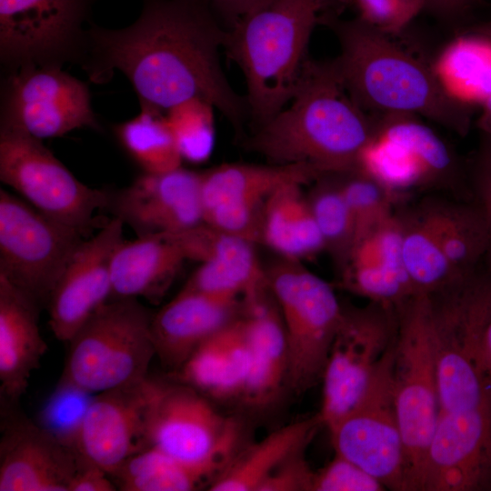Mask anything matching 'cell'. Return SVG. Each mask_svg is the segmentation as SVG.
Returning a JSON list of instances; mask_svg holds the SVG:
<instances>
[{
    "instance_id": "cell-1",
    "label": "cell",
    "mask_w": 491,
    "mask_h": 491,
    "mask_svg": "<svg viewBox=\"0 0 491 491\" xmlns=\"http://www.w3.org/2000/svg\"><path fill=\"white\" fill-rule=\"evenodd\" d=\"M227 33L203 0H143L139 16L126 27L89 25L79 63L95 83L120 71L140 104L162 111L191 98L205 100L240 131L249 114L221 66Z\"/></svg>"
},
{
    "instance_id": "cell-2",
    "label": "cell",
    "mask_w": 491,
    "mask_h": 491,
    "mask_svg": "<svg viewBox=\"0 0 491 491\" xmlns=\"http://www.w3.org/2000/svg\"><path fill=\"white\" fill-rule=\"evenodd\" d=\"M289 102L255 127L247 148L270 163L305 164L323 175L357 167L376 136V118L351 98L333 60L307 57Z\"/></svg>"
},
{
    "instance_id": "cell-3",
    "label": "cell",
    "mask_w": 491,
    "mask_h": 491,
    "mask_svg": "<svg viewBox=\"0 0 491 491\" xmlns=\"http://www.w3.org/2000/svg\"><path fill=\"white\" fill-rule=\"evenodd\" d=\"M337 37L333 59L351 98L374 116L414 115L460 136L472 126L475 106L452 97L441 85L433 62L411 53L396 36L385 34L358 17L323 16Z\"/></svg>"
},
{
    "instance_id": "cell-4",
    "label": "cell",
    "mask_w": 491,
    "mask_h": 491,
    "mask_svg": "<svg viewBox=\"0 0 491 491\" xmlns=\"http://www.w3.org/2000/svg\"><path fill=\"white\" fill-rule=\"evenodd\" d=\"M322 11L318 0H268L228 28L224 49L245 76L255 126L291 100Z\"/></svg>"
},
{
    "instance_id": "cell-5",
    "label": "cell",
    "mask_w": 491,
    "mask_h": 491,
    "mask_svg": "<svg viewBox=\"0 0 491 491\" xmlns=\"http://www.w3.org/2000/svg\"><path fill=\"white\" fill-rule=\"evenodd\" d=\"M427 296L439 413L491 410L481 354L491 319V273L483 266Z\"/></svg>"
},
{
    "instance_id": "cell-6",
    "label": "cell",
    "mask_w": 491,
    "mask_h": 491,
    "mask_svg": "<svg viewBox=\"0 0 491 491\" xmlns=\"http://www.w3.org/2000/svg\"><path fill=\"white\" fill-rule=\"evenodd\" d=\"M394 396L405 452L404 491H418L426 453L439 416L436 366L427 294L396 306Z\"/></svg>"
},
{
    "instance_id": "cell-7",
    "label": "cell",
    "mask_w": 491,
    "mask_h": 491,
    "mask_svg": "<svg viewBox=\"0 0 491 491\" xmlns=\"http://www.w3.org/2000/svg\"><path fill=\"white\" fill-rule=\"evenodd\" d=\"M152 318L137 298L105 302L68 342L61 379L98 394L146 378L155 356Z\"/></svg>"
},
{
    "instance_id": "cell-8",
    "label": "cell",
    "mask_w": 491,
    "mask_h": 491,
    "mask_svg": "<svg viewBox=\"0 0 491 491\" xmlns=\"http://www.w3.org/2000/svg\"><path fill=\"white\" fill-rule=\"evenodd\" d=\"M266 274L285 329L288 387L303 394L322 381L343 305L333 286L300 261L284 258Z\"/></svg>"
},
{
    "instance_id": "cell-9",
    "label": "cell",
    "mask_w": 491,
    "mask_h": 491,
    "mask_svg": "<svg viewBox=\"0 0 491 491\" xmlns=\"http://www.w3.org/2000/svg\"><path fill=\"white\" fill-rule=\"evenodd\" d=\"M210 400L181 382L159 381L148 412L147 438L150 446L217 476L246 443L242 423Z\"/></svg>"
},
{
    "instance_id": "cell-10",
    "label": "cell",
    "mask_w": 491,
    "mask_h": 491,
    "mask_svg": "<svg viewBox=\"0 0 491 491\" xmlns=\"http://www.w3.org/2000/svg\"><path fill=\"white\" fill-rule=\"evenodd\" d=\"M0 179L45 215L85 236L109 194L79 181L36 137L0 125Z\"/></svg>"
},
{
    "instance_id": "cell-11",
    "label": "cell",
    "mask_w": 491,
    "mask_h": 491,
    "mask_svg": "<svg viewBox=\"0 0 491 491\" xmlns=\"http://www.w3.org/2000/svg\"><path fill=\"white\" fill-rule=\"evenodd\" d=\"M86 236L0 189V276L40 307Z\"/></svg>"
},
{
    "instance_id": "cell-12",
    "label": "cell",
    "mask_w": 491,
    "mask_h": 491,
    "mask_svg": "<svg viewBox=\"0 0 491 491\" xmlns=\"http://www.w3.org/2000/svg\"><path fill=\"white\" fill-rule=\"evenodd\" d=\"M398 326L396 306L371 302L343 306L342 318L322 377L318 413L328 428L360 399L389 347Z\"/></svg>"
},
{
    "instance_id": "cell-13",
    "label": "cell",
    "mask_w": 491,
    "mask_h": 491,
    "mask_svg": "<svg viewBox=\"0 0 491 491\" xmlns=\"http://www.w3.org/2000/svg\"><path fill=\"white\" fill-rule=\"evenodd\" d=\"M395 341L363 396L328 430L336 453L359 466L386 489L404 491L405 452L394 396Z\"/></svg>"
},
{
    "instance_id": "cell-14",
    "label": "cell",
    "mask_w": 491,
    "mask_h": 491,
    "mask_svg": "<svg viewBox=\"0 0 491 491\" xmlns=\"http://www.w3.org/2000/svg\"><path fill=\"white\" fill-rule=\"evenodd\" d=\"M92 0H0L4 72L79 63Z\"/></svg>"
},
{
    "instance_id": "cell-15",
    "label": "cell",
    "mask_w": 491,
    "mask_h": 491,
    "mask_svg": "<svg viewBox=\"0 0 491 491\" xmlns=\"http://www.w3.org/2000/svg\"><path fill=\"white\" fill-rule=\"evenodd\" d=\"M0 105V125L40 140L84 127L100 130L88 85L61 67L25 66L5 73Z\"/></svg>"
},
{
    "instance_id": "cell-16",
    "label": "cell",
    "mask_w": 491,
    "mask_h": 491,
    "mask_svg": "<svg viewBox=\"0 0 491 491\" xmlns=\"http://www.w3.org/2000/svg\"><path fill=\"white\" fill-rule=\"evenodd\" d=\"M323 175L305 164H224L202 173L204 223L253 243L260 241L265 206L289 184L306 185Z\"/></svg>"
},
{
    "instance_id": "cell-17",
    "label": "cell",
    "mask_w": 491,
    "mask_h": 491,
    "mask_svg": "<svg viewBox=\"0 0 491 491\" xmlns=\"http://www.w3.org/2000/svg\"><path fill=\"white\" fill-rule=\"evenodd\" d=\"M158 383L148 376L96 394L75 445L79 457L111 476L127 458L149 447L147 418Z\"/></svg>"
},
{
    "instance_id": "cell-18",
    "label": "cell",
    "mask_w": 491,
    "mask_h": 491,
    "mask_svg": "<svg viewBox=\"0 0 491 491\" xmlns=\"http://www.w3.org/2000/svg\"><path fill=\"white\" fill-rule=\"evenodd\" d=\"M116 217L85 238L59 277L47 303L53 335L68 343L84 323L111 297L112 265L123 239Z\"/></svg>"
},
{
    "instance_id": "cell-19",
    "label": "cell",
    "mask_w": 491,
    "mask_h": 491,
    "mask_svg": "<svg viewBox=\"0 0 491 491\" xmlns=\"http://www.w3.org/2000/svg\"><path fill=\"white\" fill-rule=\"evenodd\" d=\"M201 185L202 173L181 166L143 172L128 186L109 194L107 208L137 236L183 231L204 223Z\"/></svg>"
},
{
    "instance_id": "cell-20",
    "label": "cell",
    "mask_w": 491,
    "mask_h": 491,
    "mask_svg": "<svg viewBox=\"0 0 491 491\" xmlns=\"http://www.w3.org/2000/svg\"><path fill=\"white\" fill-rule=\"evenodd\" d=\"M0 440V491H68L80 457L26 416L5 413Z\"/></svg>"
},
{
    "instance_id": "cell-21",
    "label": "cell",
    "mask_w": 491,
    "mask_h": 491,
    "mask_svg": "<svg viewBox=\"0 0 491 491\" xmlns=\"http://www.w3.org/2000/svg\"><path fill=\"white\" fill-rule=\"evenodd\" d=\"M187 260L201 263L185 287L240 299L267 284L254 243L205 223L177 232Z\"/></svg>"
},
{
    "instance_id": "cell-22",
    "label": "cell",
    "mask_w": 491,
    "mask_h": 491,
    "mask_svg": "<svg viewBox=\"0 0 491 491\" xmlns=\"http://www.w3.org/2000/svg\"><path fill=\"white\" fill-rule=\"evenodd\" d=\"M250 366L238 405L262 410L277 402L288 387V357L285 329L268 285L242 298Z\"/></svg>"
},
{
    "instance_id": "cell-23",
    "label": "cell",
    "mask_w": 491,
    "mask_h": 491,
    "mask_svg": "<svg viewBox=\"0 0 491 491\" xmlns=\"http://www.w3.org/2000/svg\"><path fill=\"white\" fill-rule=\"evenodd\" d=\"M242 300L214 296L185 287L155 315L151 323L155 356L177 371L205 341L233 322Z\"/></svg>"
},
{
    "instance_id": "cell-24",
    "label": "cell",
    "mask_w": 491,
    "mask_h": 491,
    "mask_svg": "<svg viewBox=\"0 0 491 491\" xmlns=\"http://www.w3.org/2000/svg\"><path fill=\"white\" fill-rule=\"evenodd\" d=\"M40 306L0 276V388L16 403L47 350L38 326Z\"/></svg>"
},
{
    "instance_id": "cell-25",
    "label": "cell",
    "mask_w": 491,
    "mask_h": 491,
    "mask_svg": "<svg viewBox=\"0 0 491 491\" xmlns=\"http://www.w3.org/2000/svg\"><path fill=\"white\" fill-rule=\"evenodd\" d=\"M376 117V136L397 145L414 161L423 190L468 199L466 160L419 116L394 114Z\"/></svg>"
},
{
    "instance_id": "cell-26",
    "label": "cell",
    "mask_w": 491,
    "mask_h": 491,
    "mask_svg": "<svg viewBox=\"0 0 491 491\" xmlns=\"http://www.w3.org/2000/svg\"><path fill=\"white\" fill-rule=\"evenodd\" d=\"M249 366V346L240 313L192 353L177 370V377L211 400L238 404Z\"/></svg>"
},
{
    "instance_id": "cell-27",
    "label": "cell",
    "mask_w": 491,
    "mask_h": 491,
    "mask_svg": "<svg viewBox=\"0 0 491 491\" xmlns=\"http://www.w3.org/2000/svg\"><path fill=\"white\" fill-rule=\"evenodd\" d=\"M185 260L175 232L124 240L113 259L111 297L141 296L157 303Z\"/></svg>"
},
{
    "instance_id": "cell-28",
    "label": "cell",
    "mask_w": 491,
    "mask_h": 491,
    "mask_svg": "<svg viewBox=\"0 0 491 491\" xmlns=\"http://www.w3.org/2000/svg\"><path fill=\"white\" fill-rule=\"evenodd\" d=\"M323 425L319 414L275 430L246 444L208 486L210 491H257L266 477L293 454L306 446Z\"/></svg>"
},
{
    "instance_id": "cell-29",
    "label": "cell",
    "mask_w": 491,
    "mask_h": 491,
    "mask_svg": "<svg viewBox=\"0 0 491 491\" xmlns=\"http://www.w3.org/2000/svg\"><path fill=\"white\" fill-rule=\"evenodd\" d=\"M300 184L279 188L267 201L260 241L284 258L300 261L325 251V245Z\"/></svg>"
},
{
    "instance_id": "cell-30",
    "label": "cell",
    "mask_w": 491,
    "mask_h": 491,
    "mask_svg": "<svg viewBox=\"0 0 491 491\" xmlns=\"http://www.w3.org/2000/svg\"><path fill=\"white\" fill-rule=\"evenodd\" d=\"M396 215L403 263L416 294L432 293L462 277L442 252L427 198L402 210L397 207Z\"/></svg>"
},
{
    "instance_id": "cell-31",
    "label": "cell",
    "mask_w": 491,
    "mask_h": 491,
    "mask_svg": "<svg viewBox=\"0 0 491 491\" xmlns=\"http://www.w3.org/2000/svg\"><path fill=\"white\" fill-rule=\"evenodd\" d=\"M442 252L458 276L484 266L487 231L477 206L469 199L427 197Z\"/></svg>"
},
{
    "instance_id": "cell-32",
    "label": "cell",
    "mask_w": 491,
    "mask_h": 491,
    "mask_svg": "<svg viewBox=\"0 0 491 491\" xmlns=\"http://www.w3.org/2000/svg\"><path fill=\"white\" fill-rule=\"evenodd\" d=\"M445 90L472 106L491 96V39L463 30L433 62Z\"/></svg>"
},
{
    "instance_id": "cell-33",
    "label": "cell",
    "mask_w": 491,
    "mask_h": 491,
    "mask_svg": "<svg viewBox=\"0 0 491 491\" xmlns=\"http://www.w3.org/2000/svg\"><path fill=\"white\" fill-rule=\"evenodd\" d=\"M215 476L149 446L127 458L111 478L122 491H192L209 486Z\"/></svg>"
},
{
    "instance_id": "cell-34",
    "label": "cell",
    "mask_w": 491,
    "mask_h": 491,
    "mask_svg": "<svg viewBox=\"0 0 491 491\" xmlns=\"http://www.w3.org/2000/svg\"><path fill=\"white\" fill-rule=\"evenodd\" d=\"M137 115L114 126L122 148L145 173H163L181 166L182 157L162 110L140 104Z\"/></svg>"
},
{
    "instance_id": "cell-35",
    "label": "cell",
    "mask_w": 491,
    "mask_h": 491,
    "mask_svg": "<svg viewBox=\"0 0 491 491\" xmlns=\"http://www.w3.org/2000/svg\"><path fill=\"white\" fill-rule=\"evenodd\" d=\"M314 183L306 198L322 235L325 251L341 274L356 244L354 222L337 173L323 175Z\"/></svg>"
},
{
    "instance_id": "cell-36",
    "label": "cell",
    "mask_w": 491,
    "mask_h": 491,
    "mask_svg": "<svg viewBox=\"0 0 491 491\" xmlns=\"http://www.w3.org/2000/svg\"><path fill=\"white\" fill-rule=\"evenodd\" d=\"M337 174L354 222L356 244L392 217L402 199L359 167Z\"/></svg>"
},
{
    "instance_id": "cell-37",
    "label": "cell",
    "mask_w": 491,
    "mask_h": 491,
    "mask_svg": "<svg viewBox=\"0 0 491 491\" xmlns=\"http://www.w3.org/2000/svg\"><path fill=\"white\" fill-rule=\"evenodd\" d=\"M214 106L201 98H191L167 110L165 115L182 159L206 161L214 149Z\"/></svg>"
},
{
    "instance_id": "cell-38",
    "label": "cell",
    "mask_w": 491,
    "mask_h": 491,
    "mask_svg": "<svg viewBox=\"0 0 491 491\" xmlns=\"http://www.w3.org/2000/svg\"><path fill=\"white\" fill-rule=\"evenodd\" d=\"M95 395L60 378L40 411L38 424L75 451L83 421Z\"/></svg>"
},
{
    "instance_id": "cell-39",
    "label": "cell",
    "mask_w": 491,
    "mask_h": 491,
    "mask_svg": "<svg viewBox=\"0 0 491 491\" xmlns=\"http://www.w3.org/2000/svg\"><path fill=\"white\" fill-rule=\"evenodd\" d=\"M466 163L468 199L479 209L487 231L484 266L491 273V136L479 133L477 145Z\"/></svg>"
},
{
    "instance_id": "cell-40",
    "label": "cell",
    "mask_w": 491,
    "mask_h": 491,
    "mask_svg": "<svg viewBox=\"0 0 491 491\" xmlns=\"http://www.w3.org/2000/svg\"><path fill=\"white\" fill-rule=\"evenodd\" d=\"M357 17L374 28L399 36L425 10V0H354Z\"/></svg>"
},
{
    "instance_id": "cell-41",
    "label": "cell",
    "mask_w": 491,
    "mask_h": 491,
    "mask_svg": "<svg viewBox=\"0 0 491 491\" xmlns=\"http://www.w3.org/2000/svg\"><path fill=\"white\" fill-rule=\"evenodd\" d=\"M386 487L359 466L335 452L333 459L316 471L312 491H383Z\"/></svg>"
},
{
    "instance_id": "cell-42",
    "label": "cell",
    "mask_w": 491,
    "mask_h": 491,
    "mask_svg": "<svg viewBox=\"0 0 491 491\" xmlns=\"http://www.w3.org/2000/svg\"><path fill=\"white\" fill-rule=\"evenodd\" d=\"M306 449L286 459L257 491H312L316 471L306 459Z\"/></svg>"
},
{
    "instance_id": "cell-43",
    "label": "cell",
    "mask_w": 491,
    "mask_h": 491,
    "mask_svg": "<svg viewBox=\"0 0 491 491\" xmlns=\"http://www.w3.org/2000/svg\"><path fill=\"white\" fill-rule=\"evenodd\" d=\"M111 476L101 467L80 458L79 468L69 485L68 491H115Z\"/></svg>"
},
{
    "instance_id": "cell-44",
    "label": "cell",
    "mask_w": 491,
    "mask_h": 491,
    "mask_svg": "<svg viewBox=\"0 0 491 491\" xmlns=\"http://www.w3.org/2000/svg\"><path fill=\"white\" fill-rule=\"evenodd\" d=\"M480 0H425V10L437 20L455 25L463 21Z\"/></svg>"
},
{
    "instance_id": "cell-45",
    "label": "cell",
    "mask_w": 491,
    "mask_h": 491,
    "mask_svg": "<svg viewBox=\"0 0 491 491\" xmlns=\"http://www.w3.org/2000/svg\"><path fill=\"white\" fill-rule=\"evenodd\" d=\"M216 15L229 25L230 28L240 18L262 6L268 0H203Z\"/></svg>"
},
{
    "instance_id": "cell-46",
    "label": "cell",
    "mask_w": 491,
    "mask_h": 491,
    "mask_svg": "<svg viewBox=\"0 0 491 491\" xmlns=\"http://www.w3.org/2000/svg\"><path fill=\"white\" fill-rule=\"evenodd\" d=\"M481 354L483 366L491 381V319L484 334Z\"/></svg>"
},
{
    "instance_id": "cell-47",
    "label": "cell",
    "mask_w": 491,
    "mask_h": 491,
    "mask_svg": "<svg viewBox=\"0 0 491 491\" xmlns=\"http://www.w3.org/2000/svg\"><path fill=\"white\" fill-rule=\"evenodd\" d=\"M481 115L477 118L476 125L479 133L491 136V96L481 105Z\"/></svg>"
},
{
    "instance_id": "cell-48",
    "label": "cell",
    "mask_w": 491,
    "mask_h": 491,
    "mask_svg": "<svg viewBox=\"0 0 491 491\" xmlns=\"http://www.w3.org/2000/svg\"><path fill=\"white\" fill-rule=\"evenodd\" d=\"M464 30L491 39V19L470 25Z\"/></svg>"
},
{
    "instance_id": "cell-49",
    "label": "cell",
    "mask_w": 491,
    "mask_h": 491,
    "mask_svg": "<svg viewBox=\"0 0 491 491\" xmlns=\"http://www.w3.org/2000/svg\"><path fill=\"white\" fill-rule=\"evenodd\" d=\"M323 6V11L331 6L335 0H318Z\"/></svg>"
}]
</instances>
